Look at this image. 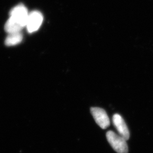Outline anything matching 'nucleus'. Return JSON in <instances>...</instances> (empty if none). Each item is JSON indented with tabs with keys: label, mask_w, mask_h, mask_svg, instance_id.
Masks as SVG:
<instances>
[{
	"label": "nucleus",
	"mask_w": 153,
	"mask_h": 153,
	"mask_svg": "<svg viewBox=\"0 0 153 153\" xmlns=\"http://www.w3.org/2000/svg\"><path fill=\"white\" fill-rule=\"evenodd\" d=\"M113 124L119 135L127 141L130 137V133L123 118L119 114H115L112 117Z\"/></svg>",
	"instance_id": "nucleus-5"
},
{
	"label": "nucleus",
	"mask_w": 153,
	"mask_h": 153,
	"mask_svg": "<svg viewBox=\"0 0 153 153\" xmlns=\"http://www.w3.org/2000/svg\"><path fill=\"white\" fill-rule=\"evenodd\" d=\"M23 40V35L21 32L9 33L5 39L6 45L14 46L21 43Z\"/></svg>",
	"instance_id": "nucleus-6"
},
{
	"label": "nucleus",
	"mask_w": 153,
	"mask_h": 153,
	"mask_svg": "<svg viewBox=\"0 0 153 153\" xmlns=\"http://www.w3.org/2000/svg\"><path fill=\"white\" fill-rule=\"evenodd\" d=\"M90 111L95 122L101 128L106 129L109 126V117L104 109L99 107H92Z\"/></svg>",
	"instance_id": "nucleus-4"
},
{
	"label": "nucleus",
	"mask_w": 153,
	"mask_h": 153,
	"mask_svg": "<svg viewBox=\"0 0 153 153\" xmlns=\"http://www.w3.org/2000/svg\"><path fill=\"white\" fill-rule=\"evenodd\" d=\"M106 137L115 152L117 153H128V147L125 138L111 131L107 133Z\"/></svg>",
	"instance_id": "nucleus-2"
},
{
	"label": "nucleus",
	"mask_w": 153,
	"mask_h": 153,
	"mask_svg": "<svg viewBox=\"0 0 153 153\" xmlns=\"http://www.w3.org/2000/svg\"><path fill=\"white\" fill-rule=\"evenodd\" d=\"M43 21V16L40 11H35L28 14L26 27L28 32L33 33L38 31Z\"/></svg>",
	"instance_id": "nucleus-3"
},
{
	"label": "nucleus",
	"mask_w": 153,
	"mask_h": 153,
	"mask_svg": "<svg viewBox=\"0 0 153 153\" xmlns=\"http://www.w3.org/2000/svg\"><path fill=\"white\" fill-rule=\"evenodd\" d=\"M10 17L5 25V30L8 33L21 32L26 26L28 13L24 5L20 4L14 7L10 13Z\"/></svg>",
	"instance_id": "nucleus-1"
}]
</instances>
